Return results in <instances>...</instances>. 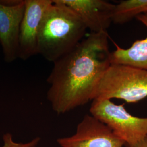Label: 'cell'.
<instances>
[{"instance_id": "obj_1", "label": "cell", "mask_w": 147, "mask_h": 147, "mask_svg": "<svg viewBox=\"0 0 147 147\" xmlns=\"http://www.w3.org/2000/svg\"><path fill=\"white\" fill-rule=\"evenodd\" d=\"M107 32L90 33L72 51L53 62L47 78V99L53 110L64 114L94 100L110 65Z\"/></svg>"}, {"instance_id": "obj_2", "label": "cell", "mask_w": 147, "mask_h": 147, "mask_svg": "<svg viewBox=\"0 0 147 147\" xmlns=\"http://www.w3.org/2000/svg\"><path fill=\"white\" fill-rule=\"evenodd\" d=\"M87 30L70 8L60 0H53L40 24L38 54L53 63L76 47L84 39Z\"/></svg>"}, {"instance_id": "obj_3", "label": "cell", "mask_w": 147, "mask_h": 147, "mask_svg": "<svg viewBox=\"0 0 147 147\" xmlns=\"http://www.w3.org/2000/svg\"><path fill=\"white\" fill-rule=\"evenodd\" d=\"M147 97V70L111 64L96 92L95 99H117L136 103Z\"/></svg>"}, {"instance_id": "obj_4", "label": "cell", "mask_w": 147, "mask_h": 147, "mask_svg": "<svg viewBox=\"0 0 147 147\" xmlns=\"http://www.w3.org/2000/svg\"><path fill=\"white\" fill-rule=\"evenodd\" d=\"M89 112L91 115L104 123L125 145H131L147 136V117L133 116L124 107L111 100L95 99Z\"/></svg>"}, {"instance_id": "obj_5", "label": "cell", "mask_w": 147, "mask_h": 147, "mask_svg": "<svg viewBox=\"0 0 147 147\" xmlns=\"http://www.w3.org/2000/svg\"><path fill=\"white\" fill-rule=\"evenodd\" d=\"M61 147H123L125 144L104 123L86 115L71 136L57 140Z\"/></svg>"}, {"instance_id": "obj_6", "label": "cell", "mask_w": 147, "mask_h": 147, "mask_svg": "<svg viewBox=\"0 0 147 147\" xmlns=\"http://www.w3.org/2000/svg\"><path fill=\"white\" fill-rule=\"evenodd\" d=\"M0 1V45L8 63L18 58L19 38L25 9V0Z\"/></svg>"}, {"instance_id": "obj_7", "label": "cell", "mask_w": 147, "mask_h": 147, "mask_svg": "<svg viewBox=\"0 0 147 147\" xmlns=\"http://www.w3.org/2000/svg\"><path fill=\"white\" fill-rule=\"evenodd\" d=\"M53 0H25V9L21 22L18 58L26 61L38 54V36L44 13Z\"/></svg>"}, {"instance_id": "obj_8", "label": "cell", "mask_w": 147, "mask_h": 147, "mask_svg": "<svg viewBox=\"0 0 147 147\" xmlns=\"http://www.w3.org/2000/svg\"><path fill=\"white\" fill-rule=\"evenodd\" d=\"M78 16L93 33L107 32L115 5L104 0H60Z\"/></svg>"}, {"instance_id": "obj_9", "label": "cell", "mask_w": 147, "mask_h": 147, "mask_svg": "<svg viewBox=\"0 0 147 147\" xmlns=\"http://www.w3.org/2000/svg\"><path fill=\"white\" fill-rule=\"evenodd\" d=\"M137 20L147 28V13L137 16ZM116 50L111 53V64H123L147 70V36L136 40L127 49L120 47L114 42Z\"/></svg>"}, {"instance_id": "obj_10", "label": "cell", "mask_w": 147, "mask_h": 147, "mask_svg": "<svg viewBox=\"0 0 147 147\" xmlns=\"http://www.w3.org/2000/svg\"><path fill=\"white\" fill-rule=\"evenodd\" d=\"M147 13V0H125L115 5L112 22L124 24L137 16Z\"/></svg>"}, {"instance_id": "obj_11", "label": "cell", "mask_w": 147, "mask_h": 147, "mask_svg": "<svg viewBox=\"0 0 147 147\" xmlns=\"http://www.w3.org/2000/svg\"><path fill=\"white\" fill-rule=\"evenodd\" d=\"M3 146L2 147H36L40 141V138L36 137L27 143L16 142L11 133H6L3 136Z\"/></svg>"}, {"instance_id": "obj_12", "label": "cell", "mask_w": 147, "mask_h": 147, "mask_svg": "<svg viewBox=\"0 0 147 147\" xmlns=\"http://www.w3.org/2000/svg\"><path fill=\"white\" fill-rule=\"evenodd\" d=\"M125 147H147V136L142 141L131 145H125Z\"/></svg>"}]
</instances>
